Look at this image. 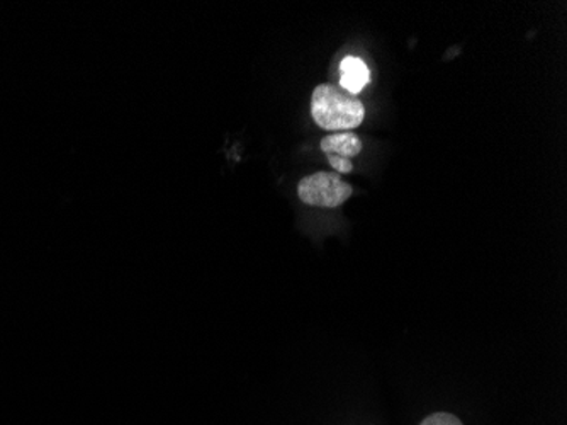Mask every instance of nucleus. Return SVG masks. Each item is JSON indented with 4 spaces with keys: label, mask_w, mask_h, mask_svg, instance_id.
I'll use <instances>...</instances> for the list:
<instances>
[{
    "label": "nucleus",
    "mask_w": 567,
    "mask_h": 425,
    "mask_svg": "<svg viewBox=\"0 0 567 425\" xmlns=\"http://www.w3.org/2000/svg\"><path fill=\"white\" fill-rule=\"evenodd\" d=\"M321 151L327 157L350 158L355 157L362 151V142L353 132H339L321 139Z\"/></svg>",
    "instance_id": "3"
},
{
    "label": "nucleus",
    "mask_w": 567,
    "mask_h": 425,
    "mask_svg": "<svg viewBox=\"0 0 567 425\" xmlns=\"http://www.w3.org/2000/svg\"><path fill=\"white\" fill-rule=\"evenodd\" d=\"M420 425H464L455 415L447 412H439V414L429 415Z\"/></svg>",
    "instance_id": "5"
},
{
    "label": "nucleus",
    "mask_w": 567,
    "mask_h": 425,
    "mask_svg": "<svg viewBox=\"0 0 567 425\" xmlns=\"http://www.w3.org/2000/svg\"><path fill=\"white\" fill-rule=\"evenodd\" d=\"M298 196L302 203L318 208H339L352 196V186L337 173H317L299 180Z\"/></svg>",
    "instance_id": "2"
},
{
    "label": "nucleus",
    "mask_w": 567,
    "mask_h": 425,
    "mask_svg": "<svg viewBox=\"0 0 567 425\" xmlns=\"http://www.w3.org/2000/svg\"><path fill=\"white\" fill-rule=\"evenodd\" d=\"M340 87L349 91L350 94H359L371 81L368 65L355 56H347L340 65Z\"/></svg>",
    "instance_id": "4"
},
{
    "label": "nucleus",
    "mask_w": 567,
    "mask_h": 425,
    "mask_svg": "<svg viewBox=\"0 0 567 425\" xmlns=\"http://www.w3.org/2000/svg\"><path fill=\"white\" fill-rule=\"evenodd\" d=\"M311 114L320 128L328 132H350L364 122L365 110L355 94L340 85L321 84L311 96Z\"/></svg>",
    "instance_id": "1"
},
{
    "label": "nucleus",
    "mask_w": 567,
    "mask_h": 425,
    "mask_svg": "<svg viewBox=\"0 0 567 425\" xmlns=\"http://www.w3.org/2000/svg\"><path fill=\"white\" fill-rule=\"evenodd\" d=\"M328 162H330L331 167L337 170V174H350L353 170L352 162L347 160V158L340 157H327Z\"/></svg>",
    "instance_id": "6"
}]
</instances>
